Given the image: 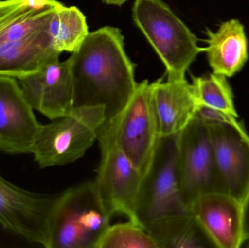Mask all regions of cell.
Returning a JSON list of instances; mask_svg holds the SVG:
<instances>
[{
    "mask_svg": "<svg viewBox=\"0 0 249 248\" xmlns=\"http://www.w3.org/2000/svg\"><path fill=\"white\" fill-rule=\"evenodd\" d=\"M55 196L25 190L0 174V225L27 241L43 246Z\"/></svg>",
    "mask_w": 249,
    "mask_h": 248,
    "instance_id": "30bf717a",
    "label": "cell"
},
{
    "mask_svg": "<svg viewBox=\"0 0 249 248\" xmlns=\"http://www.w3.org/2000/svg\"><path fill=\"white\" fill-rule=\"evenodd\" d=\"M177 138L178 134L159 137L153 158L142 177L135 216L144 229L158 220L192 213L181 193Z\"/></svg>",
    "mask_w": 249,
    "mask_h": 248,
    "instance_id": "5b68a950",
    "label": "cell"
},
{
    "mask_svg": "<svg viewBox=\"0 0 249 248\" xmlns=\"http://www.w3.org/2000/svg\"><path fill=\"white\" fill-rule=\"evenodd\" d=\"M99 136L112 140L143 177L153 158L160 137L152 85L148 80L137 83L124 109L101 127Z\"/></svg>",
    "mask_w": 249,
    "mask_h": 248,
    "instance_id": "8992f818",
    "label": "cell"
},
{
    "mask_svg": "<svg viewBox=\"0 0 249 248\" xmlns=\"http://www.w3.org/2000/svg\"><path fill=\"white\" fill-rule=\"evenodd\" d=\"M103 106H74L67 116L42 125L32 149L40 168L67 165L84 157L105 123Z\"/></svg>",
    "mask_w": 249,
    "mask_h": 248,
    "instance_id": "277c9868",
    "label": "cell"
},
{
    "mask_svg": "<svg viewBox=\"0 0 249 248\" xmlns=\"http://www.w3.org/2000/svg\"><path fill=\"white\" fill-rule=\"evenodd\" d=\"M132 16L165 65L168 79L185 78L186 71L205 48L162 0H135Z\"/></svg>",
    "mask_w": 249,
    "mask_h": 248,
    "instance_id": "3957f363",
    "label": "cell"
},
{
    "mask_svg": "<svg viewBox=\"0 0 249 248\" xmlns=\"http://www.w3.org/2000/svg\"><path fill=\"white\" fill-rule=\"evenodd\" d=\"M57 0L0 1V44L26 39L50 27Z\"/></svg>",
    "mask_w": 249,
    "mask_h": 248,
    "instance_id": "9a60e30c",
    "label": "cell"
},
{
    "mask_svg": "<svg viewBox=\"0 0 249 248\" xmlns=\"http://www.w3.org/2000/svg\"><path fill=\"white\" fill-rule=\"evenodd\" d=\"M126 1L127 0H103L105 4L117 6H122Z\"/></svg>",
    "mask_w": 249,
    "mask_h": 248,
    "instance_id": "603a6c76",
    "label": "cell"
},
{
    "mask_svg": "<svg viewBox=\"0 0 249 248\" xmlns=\"http://www.w3.org/2000/svg\"><path fill=\"white\" fill-rule=\"evenodd\" d=\"M94 181L56 195L47 226L46 248H95L110 225Z\"/></svg>",
    "mask_w": 249,
    "mask_h": 248,
    "instance_id": "7a4b0ae2",
    "label": "cell"
},
{
    "mask_svg": "<svg viewBox=\"0 0 249 248\" xmlns=\"http://www.w3.org/2000/svg\"><path fill=\"white\" fill-rule=\"evenodd\" d=\"M216 248H238L244 243L241 202L222 192L200 195L190 207Z\"/></svg>",
    "mask_w": 249,
    "mask_h": 248,
    "instance_id": "4fadbf2b",
    "label": "cell"
},
{
    "mask_svg": "<svg viewBox=\"0 0 249 248\" xmlns=\"http://www.w3.org/2000/svg\"><path fill=\"white\" fill-rule=\"evenodd\" d=\"M17 80L32 108L51 120L72 111L74 88L68 59L52 60L36 72Z\"/></svg>",
    "mask_w": 249,
    "mask_h": 248,
    "instance_id": "7c38bea8",
    "label": "cell"
},
{
    "mask_svg": "<svg viewBox=\"0 0 249 248\" xmlns=\"http://www.w3.org/2000/svg\"><path fill=\"white\" fill-rule=\"evenodd\" d=\"M206 35L205 52L213 72L226 77L239 72L249 58L244 25L237 19H231L222 23L216 32L207 29Z\"/></svg>",
    "mask_w": 249,
    "mask_h": 248,
    "instance_id": "e0dca14e",
    "label": "cell"
},
{
    "mask_svg": "<svg viewBox=\"0 0 249 248\" xmlns=\"http://www.w3.org/2000/svg\"><path fill=\"white\" fill-rule=\"evenodd\" d=\"M97 140L102 156L94 182L99 198L111 217L121 214L136 221L142 174L112 140L103 136Z\"/></svg>",
    "mask_w": 249,
    "mask_h": 248,
    "instance_id": "9c48e42d",
    "label": "cell"
},
{
    "mask_svg": "<svg viewBox=\"0 0 249 248\" xmlns=\"http://www.w3.org/2000/svg\"><path fill=\"white\" fill-rule=\"evenodd\" d=\"M49 30L55 48L61 53L74 52L89 33L84 14L77 7H66L62 3L54 12Z\"/></svg>",
    "mask_w": 249,
    "mask_h": 248,
    "instance_id": "d6986e66",
    "label": "cell"
},
{
    "mask_svg": "<svg viewBox=\"0 0 249 248\" xmlns=\"http://www.w3.org/2000/svg\"><path fill=\"white\" fill-rule=\"evenodd\" d=\"M50 27L26 39L0 44V75L19 78L37 71L59 58Z\"/></svg>",
    "mask_w": 249,
    "mask_h": 248,
    "instance_id": "2e32d148",
    "label": "cell"
},
{
    "mask_svg": "<svg viewBox=\"0 0 249 248\" xmlns=\"http://www.w3.org/2000/svg\"><path fill=\"white\" fill-rule=\"evenodd\" d=\"M242 208V232L244 243H249V188L241 202Z\"/></svg>",
    "mask_w": 249,
    "mask_h": 248,
    "instance_id": "7402d4cb",
    "label": "cell"
},
{
    "mask_svg": "<svg viewBox=\"0 0 249 248\" xmlns=\"http://www.w3.org/2000/svg\"><path fill=\"white\" fill-rule=\"evenodd\" d=\"M74 88V107L103 106L105 122L124 109L136 90L135 64L124 50L118 28L105 26L89 32L69 58ZM103 124V125H104Z\"/></svg>",
    "mask_w": 249,
    "mask_h": 248,
    "instance_id": "6da1fadb",
    "label": "cell"
},
{
    "mask_svg": "<svg viewBox=\"0 0 249 248\" xmlns=\"http://www.w3.org/2000/svg\"><path fill=\"white\" fill-rule=\"evenodd\" d=\"M160 136L181 132L200 108L193 84L185 78H162L151 84Z\"/></svg>",
    "mask_w": 249,
    "mask_h": 248,
    "instance_id": "5bb4252c",
    "label": "cell"
},
{
    "mask_svg": "<svg viewBox=\"0 0 249 248\" xmlns=\"http://www.w3.org/2000/svg\"><path fill=\"white\" fill-rule=\"evenodd\" d=\"M206 122L222 192L242 202L249 188V135L238 118L200 106Z\"/></svg>",
    "mask_w": 249,
    "mask_h": 248,
    "instance_id": "52a82bcc",
    "label": "cell"
},
{
    "mask_svg": "<svg viewBox=\"0 0 249 248\" xmlns=\"http://www.w3.org/2000/svg\"><path fill=\"white\" fill-rule=\"evenodd\" d=\"M17 79L0 75V151L32 154L42 124Z\"/></svg>",
    "mask_w": 249,
    "mask_h": 248,
    "instance_id": "8fae6325",
    "label": "cell"
},
{
    "mask_svg": "<svg viewBox=\"0 0 249 248\" xmlns=\"http://www.w3.org/2000/svg\"><path fill=\"white\" fill-rule=\"evenodd\" d=\"M199 105L212 112L238 118L233 93L226 77L212 73L209 77H192Z\"/></svg>",
    "mask_w": 249,
    "mask_h": 248,
    "instance_id": "ffe728a7",
    "label": "cell"
},
{
    "mask_svg": "<svg viewBox=\"0 0 249 248\" xmlns=\"http://www.w3.org/2000/svg\"><path fill=\"white\" fill-rule=\"evenodd\" d=\"M145 230L160 248L216 247L192 213L158 220Z\"/></svg>",
    "mask_w": 249,
    "mask_h": 248,
    "instance_id": "ac0fdd59",
    "label": "cell"
},
{
    "mask_svg": "<svg viewBox=\"0 0 249 248\" xmlns=\"http://www.w3.org/2000/svg\"><path fill=\"white\" fill-rule=\"evenodd\" d=\"M177 157L181 193L189 209L200 195L222 192L209 131L197 115L178 133Z\"/></svg>",
    "mask_w": 249,
    "mask_h": 248,
    "instance_id": "ba28073f",
    "label": "cell"
},
{
    "mask_svg": "<svg viewBox=\"0 0 249 248\" xmlns=\"http://www.w3.org/2000/svg\"><path fill=\"white\" fill-rule=\"evenodd\" d=\"M95 248H160L139 223L128 220L109 225Z\"/></svg>",
    "mask_w": 249,
    "mask_h": 248,
    "instance_id": "44dd1931",
    "label": "cell"
}]
</instances>
